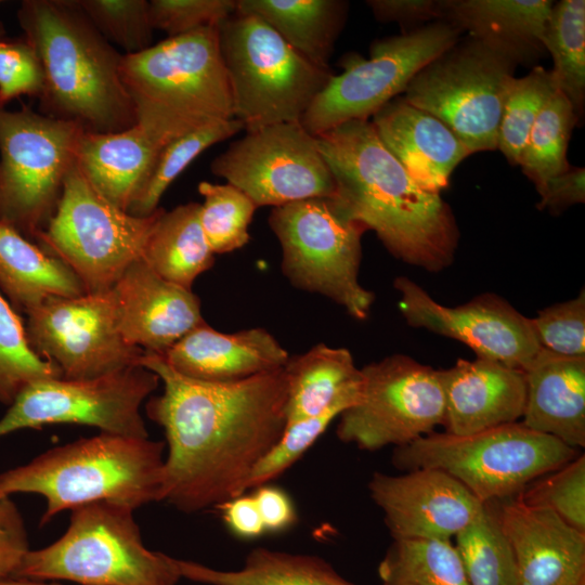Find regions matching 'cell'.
<instances>
[{"mask_svg": "<svg viewBox=\"0 0 585 585\" xmlns=\"http://www.w3.org/2000/svg\"><path fill=\"white\" fill-rule=\"evenodd\" d=\"M139 365L164 386L145 406L166 437L161 502L193 514L245 494L253 468L286 427L284 367L208 382L177 373L154 353L144 352Z\"/></svg>", "mask_w": 585, "mask_h": 585, "instance_id": "obj_1", "label": "cell"}, {"mask_svg": "<svg viewBox=\"0 0 585 585\" xmlns=\"http://www.w3.org/2000/svg\"><path fill=\"white\" fill-rule=\"evenodd\" d=\"M317 142L334 178L332 198L350 219L405 263L429 272L452 264L459 230L451 207L413 180L370 121H347Z\"/></svg>", "mask_w": 585, "mask_h": 585, "instance_id": "obj_2", "label": "cell"}, {"mask_svg": "<svg viewBox=\"0 0 585 585\" xmlns=\"http://www.w3.org/2000/svg\"><path fill=\"white\" fill-rule=\"evenodd\" d=\"M17 16L43 69L40 98L47 115L95 133L135 123L120 75L123 54L103 38L75 0H25Z\"/></svg>", "mask_w": 585, "mask_h": 585, "instance_id": "obj_3", "label": "cell"}, {"mask_svg": "<svg viewBox=\"0 0 585 585\" xmlns=\"http://www.w3.org/2000/svg\"><path fill=\"white\" fill-rule=\"evenodd\" d=\"M166 443L101 432L46 451L0 473V498L41 495V525L64 510L110 502L134 510L161 502Z\"/></svg>", "mask_w": 585, "mask_h": 585, "instance_id": "obj_4", "label": "cell"}, {"mask_svg": "<svg viewBox=\"0 0 585 585\" xmlns=\"http://www.w3.org/2000/svg\"><path fill=\"white\" fill-rule=\"evenodd\" d=\"M218 27L168 37L122 55L120 75L135 123L162 146L234 118Z\"/></svg>", "mask_w": 585, "mask_h": 585, "instance_id": "obj_5", "label": "cell"}, {"mask_svg": "<svg viewBox=\"0 0 585 585\" xmlns=\"http://www.w3.org/2000/svg\"><path fill=\"white\" fill-rule=\"evenodd\" d=\"M66 532L23 556L13 577L80 585H178L177 558L148 549L134 509L95 502L70 510Z\"/></svg>", "mask_w": 585, "mask_h": 585, "instance_id": "obj_6", "label": "cell"}, {"mask_svg": "<svg viewBox=\"0 0 585 585\" xmlns=\"http://www.w3.org/2000/svg\"><path fill=\"white\" fill-rule=\"evenodd\" d=\"M580 452L521 421L466 435L432 432L395 447L392 464L402 471L437 468L464 484L482 503L518 495L530 482Z\"/></svg>", "mask_w": 585, "mask_h": 585, "instance_id": "obj_7", "label": "cell"}, {"mask_svg": "<svg viewBox=\"0 0 585 585\" xmlns=\"http://www.w3.org/2000/svg\"><path fill=\"white\" fill-rule=\"evenodd\" d=\"M218 28L234 118L246 131L300 122L330 69L310 62L255 15L236 12Z\"/></svg>", "mask_w": 585, "mask_h": 585, "instance_id": "obj_8", "label": "cell"}, {"mask_svg": "<svg viewBox=\"0 0 585 585\" xmlns=\"http://www.w3.org/2000/svg\"><path fill=\"white\" fill-rule=\"evenodd\" d=\"M269 225L282 249L283 275L297 289L317 294L365 320L375 295L359 281L362 235L332 197H315L274 207Z\"/></svg>", "mask_w": 585, "mask_h": 585, "instance_id": "obj_9", "label": "cell"}, {"mask_svg": "<svg viewBox=\"0 0 585 585\" xmlns=\"http://www.w3.org/2000/svg\"><path fill=\"white\" fill-rule=\"evenodd\" d=\"M518 64L506 52L469 37L421 68L402 99L442 121L471 154L493 151Z\"/></svg>", "mask_w": 585, "mask_h": 585, "instance_id": "obj_10", "label": "cell"}, {"mask_svg": "<svg viewBox=\"0 0 585 585\" xmlns=\"http://www.w3.org/2000/svg\"><path fill=\"white\" fill-rule=\"evenodd\" d=\"M162 210L136 217L116 207L93 188L75 162L54 213L35 239L78 276L86 292L105 291L142 258Z\"/></svg>", "mask_w": 585, "mask_h": 585, "instance_id": "obj_11", "label": "cell"}, {"mask_svg": "<svg viewBox=\"0 0 585 585\" xmlns=\"http://www.w3.org/2000/svg\"><path fill=\"white\" fill-rule=\"evenodd\" d=\"M82 132L68 120L0 106V221L36 238L55 211Z\"/></svg>", "mask_w": 585, "mask_h": 585, "instance_id": "obj_12", "label": "cell"}, {"mask_svg": "<svg viewBox=\"0 0 585 585\" xmlns=\"http://www.w3.org/2000/svg\"><path fill=\"white\" fill-rule=\"evenodd\" d=\"M460 30L446 21L375 41L369 57H343L304 113L301 125L313 135L351 120H368L404 92L413 77L459 40Z\"/></svg>", "mask_w": 585, "mask_h": 585, "instance_id": "obj_13", "label": "cell"}, {"mask_svg": "<svg viewBox=\"0 0 585 585\" xmlns=\"http://www.w3.org/2000/svg\"><path fill=\"white\" fill-rule=\"evenodd\" d=\"M361 370V399L339 416L336 434L341 442L374 452L410 444L442 426L445 403L440 369L392 354Z\"/></svg>", "mask_w": 585, "mask_h": 585, "instance_id": "obj_14", "label": "cell"}, {"mask_svg": "<svg viewBox=\"0 0 585 585\" xmlns=\"http://www.w3.org/2000/svg\"><path fill=\"white\" fill-rule=\"evenodd\" d=\"M159 382L155 373L141 365L89 379L55 377L34 381L0 418V438L53 424L83 425L104 433L148 438L141 406Z\"/></svg>", "mask_w": 585, "mask_h": 585, "instance_id": "obj_15", "label": "cell"}, {"mask_svg": "<svg viewBox=\"0 0 585 585\" xmlns=\"http://www.w3.org/2000/svg\"><path fill=\"white\" fill-rule=\"evenodd\" d=\"M213 174L240 190L257 207L333 197L335 182L317 136L301 122L246 131L210 165Z\"/></svg>", "mask_w": 585, "mask_h": 585, "instance_id": "obj_16", "label": "cell"}, {"mask_svg": "<svg viewBox=\"0 0 585 585\" xmlns=\"http://www.w3.org/2000/svg\"><path fill=\"white\" fill-rule=\"evenodd\" d=\"M26 315L30 347L64 378L89 379L136 366L144 353L122 337L112 288L50 298Z\"/></svg>", "mask_w": 585, "mask_h": 585, "instance_id": "obj_17", "label": "cell"}, {"mask_svg": "<svg viewBox=\"0 0 585 585\" xmlns=\"http://www.w3.org/2000/svg\"><path fill=\"white\" fill-rule=\"evenodd\" d=\"M393 285L410 326L458 340L477 358L523 370L541 349L531 320L497 295L482 294L464 304L446 307L408 277L399 276Z\"/></svg>", "mask_w": 585, "mask_h": 585, "instance_id": "obj_18", "label": "cell"}, {"mask_svg": "<svg viewBox=\"0 0 585 585\" xmlns=\"http://www.w3.org/2000/svg\"><path fill=\"white\" fill-rule=\"evenodd\" d=\"M367 487L392 540H452L485 505L458 480L437 468H417L402 474L377 471Z\"/></svg>", "mask_w": 585, "mask_h": 585, "instance_id": "obj_19", "label": "cell"}, {"mask_svg": "<svg viewBox=\"0 0 585 585\" xmlns=\"http://www.w3.org/2000/svg\"><path fill=\"white\" fill-rule=\"evenodd\" d=\"M518 585H585V533L519 495L495 502Z\"/></svg>", "mask_w": 585, "mask_h": 585, "instance_id": "obj_20", "label": "cell"}, {"mask_svg": "<svg viewBox=\"0 0 585 585\" xmlns=\"http://www.w3.org/2000/svg\"><path fill=\"white\" fill-rule=\"evenodd\" d=\"M112 289L122 337L144 352L164 355L206 323L192 289L166 281L142 258L126 269Z\"/></svg>", "mask_w": 585, "mask_h": 585, "instance_id": "obj_21", "label": "cell"}, {"mask_svg": "<svg viewBox=\"0 0 585 585\" xmlns=\"http://www.w3.org/2000/svg\"><path fill=\"white\" fill-rule=\"evenodd\" d=\"M444 432L466 435L519 421L525 404L524 372L476 358L440 369Z\"/></svg>", "mask_w": 585, "mask_h": 585, "instance_id": "obj_22", "label": "cell"}, {"mask_svg": "<svg viewBox=\"0 0 585 585\" xmlns=\"http://www.w3.org/2000/svg\"><path fill=\"white\" fill-rule=\"evenodd\" d=\"M177 373L200 381L232 382L283 368L289 354L266 329L221 333L199 325L164 355Z\"/></svg>", "mask_w": 585, "mask_h": 585, "instance_id": "obj_23", "label": "cell"}, {"mask_svg": "<svg viewBox=\"0 0 585 585\" xmlns=\"http://www.w3.org/2000/svg\"><path fill=\"white\" fill-rule=\"evenodd\" d=\"M385 147L424 190L447 187L455 167L471 153L438 118L395 98L370 121Z\"/></svg>", "mask_w": 585, "mask_h": 585, "instance_id": "obj_24", "label": "cell"}, {"mask_svg": "<svg viewBox=\"0 0 585 585\" xmlns=\"http://www.w3.org/2000/svg\"><path fill=\"white\" fill-rule=\"evenodd\" d=\"M523 372L526 390L521 422L572 448H584L585 358L540 349Z\"/></svg>", "mask_w": 585, "mask_h": 585, "instance_id": "obj_25", "label": "cell"}, {"mask_svg": "<svg viewBox=\"0 0 585 585\" xmlns=\"http://www.w3.org/2000/svg\"><path fill=\"white\" fill-rule=\"evenodd\" d=\"M161 148L162 145L138 123L117 132L83 131L75 162L99 194L128 211Z\"/></svg>", "mask_w": 585, "mask_h": 585, "instance_id": "obj_26", "label": "cell"}, {"mask_svg": "<svg viewBox=\"0 0 585 585\" xmlns=\"http://www.w3.org/2000/svg\"><path fill=\"white\" fill-rule=\"evenodd\" d=\"M442 5L444 21L518 63L531 62L545 50L543 36L554 1L442 0Z\"/></svg>", "mask_w": 585, "mask_h": 585, "instance_id": "obj_27", "label": "cell"}, {"mask_svg": "<svg viewBox=\"0 0 585 585\" xmlns=\"http://www.w3.org/2000/svg\"><path fill=\"white\" fill-rule=\"evenodd\" d=\"M284 373L287 382L286 425L336 406L346 411L362 395V370L346 348L317 343L302 354L289 356Z\"/></svg>", "mask_w": 585, "mask_h": 585, "instance_id": "obj_28", "label": "cell"}, {"mask_svg": "<svg viewBox=\"0 0 585 585\" xmlns=\"http://www.w3.org/2000/svg\"><path fill=\"white\" fill-rule=\"evenodd\" d=\"M0 291L25 314L50 298L86 294L78 276L58 258L0 221Z\"/></svg>", "mask_w": 585, "mask_h": 585, "instance_id": "obj_29", "label": "cell"}, {"mask_svg": "<svg viewBox=\"0 0 585 585\" xmlns=\"http://www.w3.org/2000/svg\"><path fill=\"white\" fill-rule=\"evenodd\" d=\"M236 12L255 15L313 64L329 69L336 40L346 23L341 0H236Z\"/></svg>", "mask_w": 585, "mask_h": 585, "instance_id": "obj_30", "label": "cell"}, {"mask_svg": "<svg viewBox=\"0 0 585 585\" xmlns=\"http://www.w3.org/2000/svg\"><path fill=\"white\" fill-rule=\"evenodd\" d=\"M182 578L205 585H354L326 560L263 547L248 552L238 570H219L177 559Z\"/></svg>", "mask_w": 585, "mask_h": 585, "instance_id": "obj_31", "label": "cell"}, {"mask_svg": "<svg viewBox=\"0 0 585 585\" xmlns=\"http://www.w3.org/2000/svg\"><path fill=\"white\" fill-rule=\"evenodd\" d=\"M199 209L200 204L187 203L162 210L142 252L159 276L187 289L216 260L199 222Z\"/></svg>", "mask_w": 585, "mask_h": 585, "instance_id": "obj_32", "label": "cell"}, {"mask_svg": "<svg viewBox=\"0 0 585 585\" xmlns=\"http://www.w3.org/2000/svg\"><path fill=\"white\" fill-rule=\"evenodd\" d=\"M378 576L381 585H469L452 540H392Z\"/></svg>", "mask_w": 585, "mask_h": 585, "instance_id": "obj_33", "label": "cell"}, {"mask_svg": "<svg viewBox=\"0 0 585 585\" xmlns=\"http://www.w3.org/2000/svg\"><path fill=\"white\" fill-rule=\"evenodd\" d=\"M543 47L554 61L550 70L558 90L572 104L578 118L585 102V1L554 3L546 23Z\"/></svg>", "mask_w": 585, "mask_h": 585, "instance_id": "obj_34", "label": "cell"}, {"mask_svg": "<svg viewBox=\"0 0 585 585\" xmlns=\"http://www.w3.org/2000/svg\"><path fill=\"white\" fill-rule=\"evenodd\" d=\"M454 540L469 585H518L515 557L499 525L495 502L485 503L481 514Z\"/></svg>", "mask_w": 585, "mask_h": 585, "instance_id": "obj_35", "label": "cell"}, {"mask_svg": "<svg viewBox=\"0 0 585 585\" xmlns=\"http://www.w3.org/2000/svg\"><path fill=\"white\" fill-rule=\"evenodd\" d=\"M578 121L569 99L557 89L540 112L519 161L537 192L550 178L571 168L567 148Z\"/></svg>", "mask_w": 585, "mask_h": 585, "instance_id": "obj_36", "label": "cell"}, {"mask_svg": "<svg viewBox=\"0 0 585 585\" xmlns=\"http://www.w3.org/2000/svg\"><path fill=\"white\" fill-rule=\"evenodd\" d=\"M245 130L240 120L233 118L213 123L179 136L160 150L151 174L128 212L136 217H148L171 183L204 151Z\"/></svg>", "mask_w": 585, "mask_h": 585, "instance_id": "obj_37", "label": "cell"}, {"mask_svg": "<svg viewBox=\"0 0 585 585\" xmlns=\"http://www.w3.org/2000/svg\"><path fill=\"white\" fill-rule=\"evenodd\" d=\"M63 377L30 347L22 318L0 291V402L11 405L29 384Z\"/></svg>", "mask_w": 585, "mask_h": 585, "instance_id": "obj_38", "label": "cell"}, {"mask_svg": "<svg viewBox=\"0 0 585 585\" xmlns=\"http://www.w3.org/2000/svg\"><path fill=\"white\" fill-rule=\"evenodd\" d=\"M198 192L199 222L207 243L214 255L243 248L249 240V225L258 208L240 190L232 184L203 181Z\"/></svg>", "mask_w": 585, "mask_h": 585, "instance_id": "obj_39", "label": "cell"}, {"mask_svg": "<svg viewBox=\"0 0 585 585\" xmlns=\"http://www.w3.org/2000/svg\"><path fill=\"white\" fill-rule=\"evenodd\" d=\"M557 89L551 72L542 66L515 78L504 105L497 140V148L511 165H519L530 131Z\"/></svg>", "mask_w": 585, "mask_h": 585, "instance_id": "obj_40", "label": "cell"}, {"mask_svg": "<svg viewBox=\"0 0 585 585\" xmlns=\"http://www.w3.org/2000/svg\"><path fill=\"white\" fill-rule=\"evenodd\" d=\"M113 47L135 54L152 46L154 27L147 0H75Z\"/></svg>", "mask_w": 585, "mask_h": 585, "instance_id": "obj_41", "label": "cell"}, {"mask_svg": "<svg viewBox=\"0 0 585 585\" xmlns=\"http://www.w3.org/2000/svg\"><path fill=\"white\" fill-rule=\"evenodd\" d=\"M519 497L552 510L571 526L585 533V455L530 482Z\"/></svg>", "mask_w": 585, "mask_h": 585, "instance_id": "obj_42", "label": "cell"}, {"mask_svg": "<svg viewBox=\"0 0 585 585\" xmlns=\"http://www.w3.org/2000/svg\"><path fill=\"white\" fill-rule=\"evenodd\" d=\"M342 412V407L336 406L316 416L286 425L278 441L253 468L247 490L271 483L278 478L315 443Z\"/></svg>", "mask_w": 585, "mask_h": 585, "instance_id": "obj_43", "label": "cell"}, {"mask_svg": "<svg viewBox=\"0 0 585 585\" xmlns=\"http://www.w3.org/2000/svg\"><path fill=\"white\" fill-rule=\"evenodd\" d=\"M531 324L541 349L585 358V292L538 311Z\"/></svg>", "mask_w": 585, "mask_h": 585, "instance_id": "obj_44", "label": "cell"}, {"mask_svg": "<svg viewBox=\"0 0 585 585\" xmlns=\"http://www.w3.org/2000/svg\"><path fill=\"white\" fill-rule=\"evenodd\" d=\"M154 29L176 37L218 27L236 13V0H150Z\"/></svg>", "mask_w": 585, "mask_h": 585, "instance_id": "obj_45", "label": "cell"}, {"mask_svg": "<svg viewBox=\"0 0 585 585\" xmlns=\"http://www.w3.org/2000/svg\"><path fill=\"white\" fill-rule=\"evenodd\" d=\"M44 75L34 48L24 40L0 44V106L21 95L40 96Z\"/></svg>", "mask_w": 585, "mask_h": 585, "instance_id": "obj_46", "label": "cell"}, {"mask_svg": "<svg viewBox=\"0 0 585 585\" xmlns=\"http://www.w3.org/2000/svg\"><path fill=\"white\" fill-rule=\"evenodd\" d=\"M28 549L20 510L10 497L0 498V578L13 577Z\"/></svg>", "mask_w": 585, "mask_h": 585, "instance_id": "obj_47", "label": "cell"}, {"mask_svg": "<svg viewBox=\"0 0 585 585\" xmlns=\"http://www.w3.org/2000/svg\"><path fill=\"white\" fill-rule=\"evenodd\" d=\"M540 209H548L557 214L568 207L585 202V170L570 168L568 171L550 178L538 191Z\"/></svg>", "mask_w": 585, "mask_h": 585, "instance_id": "obj_48", "label": "cell"}, {"mask_svg": "<svg viewBox=\"0 0 585 585\" xmlns=\"http://www.w3.org/2000/svg\"><path fill=\"white\" fill-rule=\"evenodd\" d=\"M252 497L265 532H283L297 522L298 515L294 502L283 489L271 483L263 484L255 489Z\"/></svg>", "mask_w": 585, "mask_h": 585, "instance_id": "obj_49", "label": "cell"}, {"mask_svg": "<svg viewBox=\"0 0 585 585\" xmlns=\"http://www.w3.org/2000/svg\"><path fill=\"white\" fill-rule=\"evenodd\" d=\"M366 3L380 22L415 23L443 18L441 0H369Z\"/></svg>", "mask_w": 585, "mask_h": 585, "instance_id": "obj_50", "label": "cell"}, {"mask_svg": "<svg viewBox=\"0 0 585 585\" xmlns=\"http://www.w3.org/2000/svg\"><path fill=\"white\" fill-rule=\"evenodd\" d=\"M218 509L231 533L242 540H255L265 532L252 495L243 494L234 497Z\"/></svg>", "mask_w": 585, "mask_h": 585, "instance_id": "obj_51", "label": "cell"}, {"mask_svg": "<svg viewBox=\"0 0 585 585\" xmlns=\"http://www.w3.org/2000/svg\"><path fill=\"white\" fill-rule=\"evenodd\" d=\"M0 585H60L54 582L31 581L25 578H0Z\"/></svg>", "mask_w": 585, "mask_h": 585, "instance_id": "obj_52", "label": "cell"}, {"mask_svg": "<svg viewBox=\"0 0 585 585\" xmlns=\"http://www.w3.org/2000/svg\"><path fill=\"white\" fill-rule=\"evenodd\" d=\"M2 30L0 29V44L2 43L3 39H1Z\"/></svg>", "mask_w": 585, "mask_h": 585, "instance_id": "obj_53", "label": "cell"}, {"mask_svg": "<svg viewBox=\"0 0 585 585\" xmlns=\"http://www.w3.org/2000/svg\"><path fill=\"white\" fill-rule=\"evenodd\" d=\"M0 3H1V1H0Z\"/></svg>", "mask_w": 585, "mask_h": 585, "instance_id": "obj_54", "label": "cell"}]
</instances>
